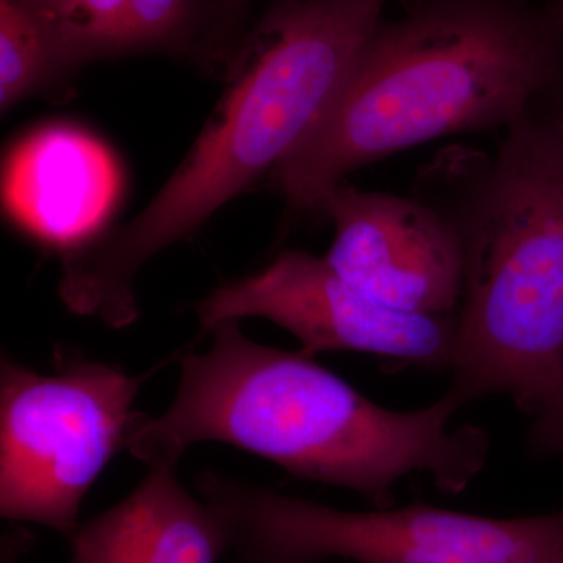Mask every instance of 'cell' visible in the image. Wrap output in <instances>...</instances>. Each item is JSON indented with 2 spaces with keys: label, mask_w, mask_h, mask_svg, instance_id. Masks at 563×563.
I'll list each match as a JSON object with an SVG mask.
<instances>
[{
  "label": "cell",
  "mask_w": 563,
  "mask_h": 563,
  "mask_svg": "<svg viewBox=\"0 0 563 563\" xmlns=\"http://www.w3.org/2000/svg\"><path fill=\"white\" fill-rule=\"evenodd\" d=\"M210 350L184 355L172 406L136 412L124 451L147 466L180 462L192 444L218 442L276 463L296 479L346 488L390 509L413 474L446 495L483 472L490 439L453 426L461 404L448 393L424 409H385L306 352L254 342L240 320L209 329Z\"/></svg>",
  "instance_id": "cell-1"
},
{
  "label": "cell",
  "mask_w": 563,
  "mask_h": 563,
  "mask_svg": "<svg viewBox=\"0 0 563 563\" xmlns=\"http://www.w3.org/2000/svg\"><path fill=\"white\" fill-rule=\"evenodd\" d=\"M562 76L554 0H401L273 169L274 187L292 210H317L354 169L454 133L509 128Z\"/></svg>",
  "instance_id": "cell-2"
},
{
  "label": "cell",
  "mask_w": 563,
  "mask_h": 563,
  "mask_svg": "<svg viewBox=\"0 0 563 563\" xmlns=\"http://www.w3.org/2000/svg\"><path fill=\"white\" fill-rule=\"evenodd\" d=\"M390 0H272L225 68L195 146L141 213L62 257V301L113 329L139 318L152 257L276 168L339 92Z\"/></svg>",
  "instance_id": "cell-3"
},
{
  "label": "cell",
  "mask_w": 563,
  "mask_h": 563,
  "mask_svg": "<svg viewBox=\"0 0 563 563\" xmlns=\"http://www.w3.org/2000/svg\"><path fill=\"white\" fill-rule=\"evenodd\" d=\"M413 198L461 244L463 290L448 395H507L542 412L563 395V139L533 109L495 155L465 146L422 165Z\"/></svg>",
  "instance_id": "cell-4"
},
{
  "label": "cell",
  "mask_w": 563,
  "mask_h": 563,
  "mask_svg": "<svg viewBox=\"0 0 563 563\" xmlns=\"http://www.w3.org/2000/svg\"><path fill=\"white\" fill-rule=\"evenodd\" d=\"M195 485L228 529L232 563H563V510L488 518L413 504L347 512L211 470Z\"/></svg>",
  "instance_id": "cell-5"
},
{
  "label": "cell",
  "mask_w": 563,
  "mask_h": 563,
  "mask_svg": "<svg viewBox=\"0 0 563 563\" xmlns=\"http://www.w3.org/2000/svg\"><path fill=\"white\" fill-rule=\"evenodd\" d=\"M143 376L55 352L52 374L2 355L0 514L70 539L80 506L113 455L124 451Z\"/></svg>",
  "instance_id": "cell-6"
},
{
  "label": "cell",
  "mask_w": 563,
  "mask_h": 563,
  "mask_svg": "<svg viewBox=\"0 0 563 563\" xmlns=\"http://www.w3.org/2000/svg\"><path fill=\"white\" fill-rule=\"evenodd\" d=\"M196 312L206 331L224 320L265 318L292 333L312 357L365 352L443 372L453 368L457 350V314L393 310L306 251L280 252L263 272L221 285Z\"/></svg>",
  "instance_id": "cell-7"
},
{
  "label": "cell",
  "mask_w": 563,
  "mask_h": 563,
  "mask_svg": "<svg viewBox=\"0 0 563 563\" xmlns=\"http://www.w3.org/2000/svg\"><path fill=\"white\" fill-rule=\"evenodd\" d=\"M335 236L325 262L344 280L398 312L457 314L461 244L446 221L417 198L331 188L318 209Z\"/></svg>",
  "instance_id": "cell-8"
},
{
  "label": "cell",
  "mask_w": 563,
  "mask_h": 563,
  "mask_svg": "<svg viewBox=\"0 0 563 563\" xmlns=\"http://www.w3.org/2000/svg\"><path fill=\"white\" fill-rule=\"evenodd\" d=\"M121 190L113 152L77 125L35 129L3 163L2 199L10 220L62 255L106 232Z\"/></svg>",
  "instance_id": "cell-9"
},
{
  "label": "cell",
  "mask_w": 563,
  "mask_h": 563,
  "mask_svg": "<svg viewBox=\"0 0 563 563\" xmlns=\"http://www.w3.org/2000/svg\"><path fill=\"white\" fill-rule=\"evenodd\" d=\"M179 462L150 465L139 487L69 539V563H217L228 553L220 515L177 476Z\"/></svg>",
  "instance_id": "cell-10"
},
{
  "label": "cell",
  "mask_w": 563,
  "mask_h": 563,
  "mask_svg": "<svg viewBox=\"0 0 563 563\" xmlns=\"http://www.w3.org/2000/svg\"><path fill=\"white\" fill-rule=\"evenodd\" d=\"M70 76L87 63L144 52L198 62L210 0H40Z\"/></svg>",
  "instance_id": "cell-11"
},
{
  "label": "cell",
  "mask_w": 563,
  "mask_h": 563,
  "mask_svg": "<svg viewBox=\"0 0 563 563\" xmlns=\"http://www.w3.org/2000/svg\"><path fill=\"white\" fill-rule=\"evenodd\" d=\"M70 73L40 0H0V107L68 85Z\"/></svg>",
  "instance_id": "cell-12"
},
{
  "label": "cell",
  "mask_w": 563,
  "mask_h": 563,
  "mask_svg": "<svg viewBox=\"0 0 563 563\" xmlns=\"http://www.w3.org/2000/svg\"><path fill=\"white\" fill-rule=\"evenodd\" d=\"M251 0H210V22L198 63L203 68L224 73L244 35Z\"/></svg>",
  "instance_id": "cell-13"
},
{
  "label": "cell",
  "mask_w": 563,
  "mask_h": 563,
  "mask_svg": "<svg viewBox=\"0 0 563 563\" xmlns=\"http://www.w3.org/2000/svg\"><path fill=\"white\" fill-rule=\"evenodd\" d=\"M528 443L540 457L563 454V395L536 415Z\"/></svg>",
  "instance_id": "cell-14"
},
{
  "label": "cell",
  "mask_w": 563,
  "mask_h": 563,
  "mask_svg": "<svg viewBox=\"0 0 563 563\" xmlns=\"http://www.w3.org/2000/svg\"><path fill=\"white\" fill-rule=\"evenodd\" d=\"M32 539L31 532L22 528L7 532L0 548V563H21L22 555L31 551Z\"/></svg>",
  "instance_id": "cell-15"
},
{
  "label": "cell",
  "mask_w": 563,
  "mask_h": 563,
  "mask_svg": "<svg viewBox=\"0 0 563 563\" xmlns=\"http://www.w3.org/2000/svg\"><path fill=\"white\" fill-rule=\"evenodd\" d=\"M540 102H547V111H542V114L554 125L555 131L561 133L563 139V76L558 80V84L544 95V98Z\"/></svg>",
  "instance_id": "cell-16"
},
{
  "label": "cell",
  "mask_w": 563,
  "mask_h": 563,
  "mask_svg": "<svg viewBox=\"0 0 563 563\" xmlns=\"http://www.w3.org/2000/svg\"><path fill=\"white\" fill-rule=\"evenodd\" d=\"M555 3H558L559 9L563 11V0H554Z\"/></svg>",
  "instance_id": "cell-17"
}]
</instances>
